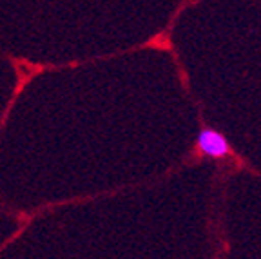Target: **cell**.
<instances>
[{
  "label": "cell",
  "instance_id": "cell-1",
  "mask_svg": "<svg viewBox=\"0 0 261 259\" xmlns=\"http://www.w3.org/2000/svg\"><path fill=\"white\" fill-rule=\"evenodd\" d=\"M192 152L200 154L201 158H208V160H225L228 156H234L232 145L228 143L225 134H221L220 131L207 125L201 127L200 134L196 138Z\"/></svg>",
  "mask_w": 261,
  "mask_h": 259
}]
</instances>
